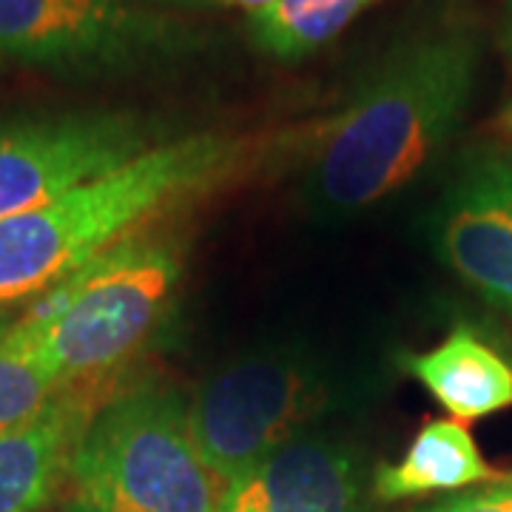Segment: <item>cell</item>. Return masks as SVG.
Here are the masks:
<instances>
[{"instance_id": "obj_1", "label": "cell", "mask_w": 512, "mask_h": 512, "mask_svg": "<svg viewBox=\"0 0 512 512\" xmlns=\"http://www.w3.org/2000/svg\"><path fill=\"white\" fill-rule=\"evenodd\" d=\"M481 63L484 37L470 20L396 43L316 131L305 165L313 202L356 214L413 183L467 120Z\"/></svg>"}, {"instance_id": "obj_2", "label": "cell", "mask_w": 512, "mask_h": 512, "mask_svg": "<svg viewBox=\"0 0 512 512\" xmlns=\"http://www.w3.org/2000/svg\"><path fill=\"white\" fill-rule=\"evenodd\" d=\"M242 160L222 134L168 137L69 194L0 222V308L29 305L114 245L220 185Z\"/></svg>"}, {"instance_id": "obj_3", "label": "cell", "mask_w": 512, "mask_h": 512, "mask_svg": "<svg viewBox=\"0 0 512 512\" xmlns=\"http://www.w3.org/2000/svg\"><path fill=\"white\" fill-rule=\"evenodd\" d=\"M177 242L137 234L40 293L15 316L63 384H106L146 348L177 302Z\"/></svg>"}, {"instance_id": "obj_4", "label": "cell", "mask_w": 512, "mask_h": 512, "mask_svg": "<svg viewBox=\"0 0 512 512\" xmlns=\"http://www.w3.org/2000/svg\"><path fill=\"white\" fill-rule=\"evenodd\" d=\"M63 487L66 512H217L225 493L194 441L188 399L157 382L97 407Z\"/></svg>"}, {"instance_id": "obj_5", "label": "cell", "mask_w": 512, "mask_h": 512, "mask_svg": "<svg viewBox=\"0 0 512 512\" xmlns=\"http://www.w3.org/2000/svg\"><path fill=\"white\" fill-rule=\"evenodd\" d=\"M202 46L171 0H0V60L69 80L160 69Z\"/></svg>"}, {"instance_id": "obj_6", "label": "cell", "mask_w": 512, "mask_h": 512, "mask_svg": "<svg viewBox=\"0 0 512 512\" xmlns=\"http://www.w3.org/2000/svg\"><path fill=\"white\" fill-rule=\"evenodd\" d=\"M325 367L296 350H262L211 373L188 399L205 464L228 484L288 444L330 407Z\"/></svg>"}, {"instance_id": "obj_7", "label": "cell", "mask_w": 512, "mask_h": 512, "mask_svg": "<svg viewBox=\"0 0 512 512\" xmlns=\"http://www.w3.org/2000/svg\"><path fill=\"white\" fill-rule=\"evenodd\" d=\"M163 140L157 120L126 109L0 117V222L92 183Z\"/></svg>"}, {"instance_id": "obj_8", "label": "cell", "mask_w": 512, "mask_h": 512, "mask_svg": "<svg viewBox=\"0 0 512 512\" xmlns=\"http://www.w3.org/2000/svg\"><path fill=\"white\" fill-rule=\"evenodd\" d=\"M441 262L495 311L512 316V151L478 146L461 154L441 194Z\"/></svg>"}, {"instance_id": "obj_9", "label": "cell", "mask_w": 512, "mask_h": 512, "mask_svg": "<svg viewBox=\"0 0 512 512\" xmlns=\"http://www.w3.org/2000/svg\"><path fill=\"white\" fill-rule=\"evenodd\" d=\"M370 495L353 447L302 433L228 481L217 512H370Z\"/></svg>"}, {"instance_id": "obj_10", "label": "cell", "mask_w": 512, "mask_h": 512, "mask_svg": "<svg viewBox=\"0 0 512 512\" xmlns=\"http://www.w3.org/2000/svg\"><path fill=\"white\" fill-rule=\"evenodd\" d=\"M103 384H72L40 416L0 433V512H40L66 484Z\"/></svg>"}, {"instance_id": "obj_11", "label": "cell", "mask_w": 512, "mask_h": 512, "mask_svg": "<svg viewBox=\"0 0 512 512\" xmlns=\"http://www.w3.org/2000/svg\"><path fill=\"white\" fill-rule=\"evenodd\" d=\"M402 367L461 424L512 407L510 359L470 325L450 330L436 348L404 356Z\"/></svg>"}, {"instance_id": "obj_12", "label": "cell", "mask_w": 512, "mask_h": 512, "mask_svg": "<svg viewBox=\"0 0 512 512\" xmlns=\"http://www.w3.org/2000/svg\"><path fill=\"white\" fill-rule=\"evenodd\" d=\"M481 456L467 424L456 419L427 421L396 464H382L370 484L376 501H404L433 493H458L501 481Z\"/></svg>"}, {"instance_id": "obj_13", "label": "cell", "mask_w": 512, "mask_h": 512, "mask_svg": "<svg viewBox=\"0 0 512 512\" xmlns=\"http://www.w3.org/2000/svg\"><path fill=\"white\" fill-rule=\"evenodd\" d=\"M379 0H276L248 15V35L259 52L276 60H302L328 46Z\"/></svg>"}, {"instance_id": "obj_14", "label": "cell", "mask_w": 512, "mask_h": 512, "mask_svg": "<svg viewBox=\"0 0 512 512\" xmlns=\"http://www.w3.org/2000/svg\"><path fill=\"white\" fill-rule=\"evenodd\" d=\"M66 387L72 384H63L46 356L12 322L0 336V433L40 416Z\"/></svg>"}, {"instance_id": "obj_15", "label": "cell", "mask_w": 512, "mask_h": 512, "mask_svg": "<svg viewBox=\"0 0 512 512\" xmlns=\"http://www.w3.org/2000/svg\"><path fill=\"white\" fill-rule=\"evenodd\" d=\"M416 512H512V476L441 498L436 504L421 507Z\"/></svg>"}, {"instance_id": "obj_16", "label": "cell", "mask_w": 512, "mask_h": 512, "mask_svg": "<svg viewBox=\"0 0 512 512\" xmlns=\"http://www.w3.org/2000/svg\"><path fill=\"white\" fill-rule=\"evenodd\" d=\"M498 43L504 49V57H507V66H510V80H512V0H504L501 3V18H498ZM512 123V97H510V111H507Z\"/></svg>"}, {"instance_id": "obj_17", "label": "cell", "mask_w": 512, "mask_h": 512, "mask_svg": "<svg viewBox=\"0 0 512 512\" xmlns=\"http://www.w3.org/2000/svg\"><path fill=\"white\" fill-rule=\"evenodd\" d=\"M205 3H217V6H228V9H245L248 15H254V12L274 6L276 0H205Z\"/></svg>"}, {"instance_id": "obj_18", "label": "cell", "mask_w": 512, "mask_h": 512, "mask_svg": "<svg viewBox=\"0 0 512 512\" xmlns=\"http://www.w3.org/2000/svg\"><path fill=\"white\" fill-rule=\"evenodd\" d=\"M490 339H493L498 348L504 350V356L510 359V365H512V339L510 336H504V333H498V330H490Z\"/></svg>"}, {"instance_id": "obj_19", "label": "cell", "mask_w": 512, "mask_h": 512, "mask_svg": "<svg viewBox=\"0 0 512 512\" xmlns=\"http://www.w3.org/2000/svg\"><path fill=\"white\" fill-rule=\"evenodd\" d=\"M15 316H18V313L3 311V308H0V336H3L6 330L12 328V322H15Z\"/></svg>"}]
</instances>
